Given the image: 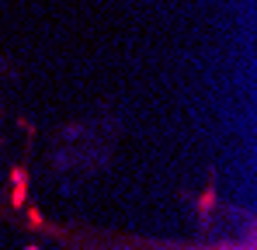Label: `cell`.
Returning a JSON list of instances; mask_svg holds the SVG:
<instances>
[{"mask_svg":"<svg viewBox=\"0 0 257 250\" xmlns=\"http://www.w3.org/2000/svg\"><path fill=\"white\" fill-rule=\"evenodd\" d=\"M28 198V170L25 167H11V205L21 208Z\"/></svg>","mask_w":257,"mask_h":250,"instance_id":"6da1fadb","label":"cell"},{"mask_svg":"<svg viewBox=\"0 0 257 250\" xmlns=\"http://www.w3.org/2000/svg\"><path fill=\"white\" fill-rule=\"evenodd\" d=\"M212 205H215V191L209 188V191H202V198H198V212H202V215H209Z\"/></svg>","mask_w":257,"mask_h":250,"instance_id":"7a4b0ae2","label":"cell"},{"mask_svg":"<svg viewBox=\"0 0 257 250\" xmlns=\"http://www.w3.org/2000/svg\"><path fill=\"white\" fill-rule=\"evenodd\" d=\"M25 250H39V247H25Z\"/></svg>","mask_w":257,"mask_h":250,"instance_id":"3957f363","label":"cell"}]
</instances>
